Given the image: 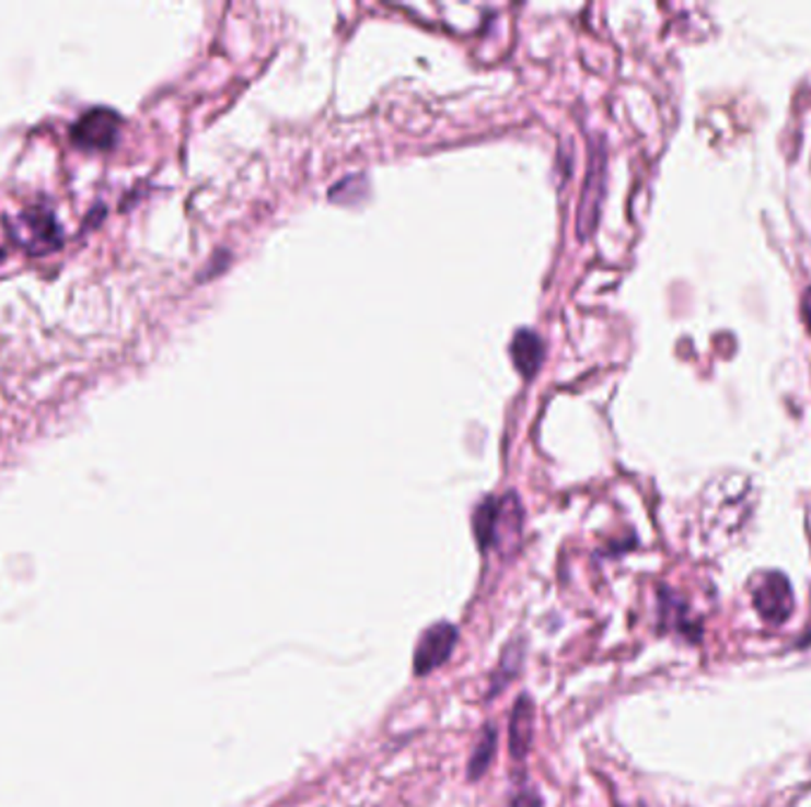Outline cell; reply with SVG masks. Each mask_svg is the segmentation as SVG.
Here are the masks:
<instances>
[{
  "label": "cell",
  "mask_w": 811,
  "mask_h": 807,
  "mask_svg": "<svg viewBox=\"0 0 811 807\" xmlns=\"http://www.w3.org/2000/svg\"><path fill=\"white\" fill-rule=\"evenodd\" d=\"M10 233L26 254L34 256H46L55 249H60L65 242L62 227L57 223L55 213L48 209H28L20 213L18 219L12 221Z\"/></svg>",
  "instance_id": "1"
},
{
  "label": "cell",
  "mask_w": 811,
  "mask_h": 807,
  "mask_svg": "<svg viewBox=\"0 0 811 807\" xmlns=\"http://www.w3.org/2000/svg\"><path fill=\"white\" fill-rule=\"evenodd\" d=\"M121 117L114 109L95 107L71 126V142L81 150L105 152L117 145Z\"/></svg>",
  "instance_id": "2"
},
{
  "label": "cell",
  "mask_w": 811,
  "mask_h": 807,
  "mask_svg": "<svg viewBox=\"0 0 811 807\" xmlns=\"http://www.w3.org/2000/svg\"><path fill=\"white\" fill-rule=\"evenodd\" d=\"M455 644H459V630L451 623H435L432 628H427L416 644L413 670L418 677L430 675L439 666H444Z\"/></svg>",
  "instance_id": "3"
},
{
  "label": "cell",
  "mask_w": 811,
  "mask_h": 807,
  "mask_svg": "<svg viewBox=\"0 0 811 807\" xmlns=\"http://www.w3.org/2000/svg\"><path fill=\"white\" fill-rule=\"evenodd\" d=\"M754 609L768 623H783L795 609L792 587L786 575L766 573L754 587Z\"/></svg>",
  "instance_id": "4"
},
{
  "label": "cell",
  "mask_w": 811,
  "mask_h": 807,
  "mask_svg": "<svg viewBox=\"0 0 811 807\" xmlns=\"http://www.w3.org/2000/svg\"><path fill=\"white\" fill-rule=\"evenodd\" d=\"M603 162H605V156L601 150L591 154V168H589L587 185H583V192H581L579 221H577L581 237H587L591 233L593 223L598 219V207H601V197H603V176H605Z\"/></svg>",
  "instance_id": "5"
},
{
  "label": "cell",
  "mask_w": 811,
  "mask_h": 807,
  "mask_svg": "<svg viewBox=\"0 0 811 807\" xmlns=\"http://www.w3.org/2000/svg\"><path fill=\"white\" fill-rule=\"evenodd\" d=\"M510 358L522 377L532 379L544 360V341L534 329H518L510 341Z\"/></svg>",
  "instance_id": "6"
},
{
  "label": "cell",
  "mask_w": 811,
  "mask_h": 807,
  "mask_svg": "<svg viewBox=\"0 0 811 807\" xmlns=\"http://www.w3.org/2000/svg\"><path fill=\"white\" fill-rule=\"evenodd\" d=\"M532 737H534V703L532 699L520 697L515 701V709H512L510 732H508L512 758H524L526 753H530Z\"/></svg>",
  "instance_id": "7"
},
{
  "label": "cell",
  "mask_w": 811,
  "mask_h": 807,
  "mask_svg": "<svg viewBox=\"0 0 811 807\" xmlns=\"http://www.w3.org/2000/svg\"><path fill=\"white\" fill-rule=\"evenodd\" d=\"M501 516H503L501 500L487 498L477 504V510L473 514V530L482 550H489L491 545L498 542V522H501Z\"/></svg>",
  "instance_id": "8"
},
{
  "label": "cell",
  "mask_w": 811,
  "mask_h": 807,
  "mask_svg": "<svg viewBox=\"0 0 811 807\" xmlns=\"http://www.w3.org/2000/svg\"><path fill=\"white\" fill-rule=\"evenodd\" d=\"M496 729L489 725L487 729L482 732V737L475 746L473 756H470V762H467V776L470 780H479V776L489 770L491 760H494V753H496Z\"/></svg>",
  "instance_id": "9"
},
{
  "label": "cell",
  "mask_w": 811,
  "mask_h": 807,
  "mask_svg": "<svg viewBox=\"0 0 811 807\" xmlns=\"http://www.w3.org/2000/svg\"><path fill=\"white\" fill-rule=\"evenodd\" d=\"M512 807H544V803H541L534 791H522V794H518L515 800H512Z\"/></svg>",
  "instance_id": "10"
},
{
  "label": "cell",
  "mask_w": 811,
  "mask_h": 807,
  "mask_svg": "<svg viewBox=\"0 0 811 807\" xmlns=\"http://www.w3.org/2000/svg\"><path fill=\"white\" fill-rule=\"evenodd\" d=\"M802 315H804L807 329L811 331V286L804 292V299H802Z\"/></svg>",
  "instance_id": "11"
}]
</instances>
